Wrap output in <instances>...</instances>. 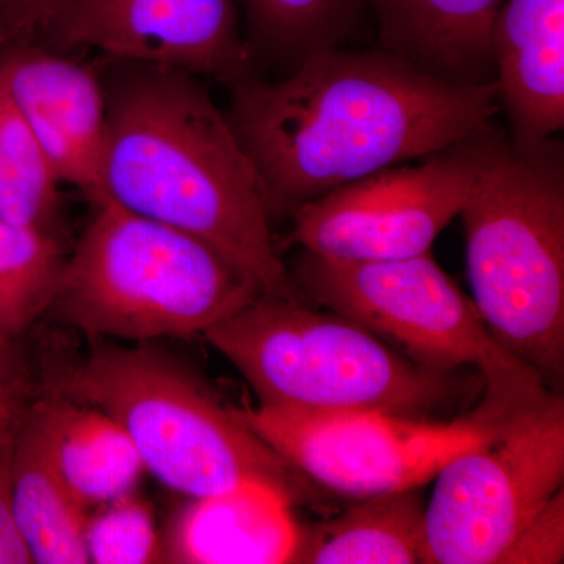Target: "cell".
I'll return each mask as SVG.
<instances>
[{
	"label": "cell",
	"instance_id": "2",
	"mask_svg": "<svg viewBox=\"0 0 564 564\" xmlns=\"http://www.w3.org/2000/svg\"><path fill=\"white\" fill-rule=\"evenodd\" d=\"M106 96L104 198L210 245L265 295L299 299L258 170L193 74L141 65Z\"/></svg>",
	"mask_w": 564,
	"mask_h": 564
},
{
	"label": "cell",
	"instance_id": "22",
	"mask_svg": "<svg viewBox=\"0 0 564 564\" xmlns=\"http://www.w3.org/2000/svg\"><path fill=\"white\" fill-rule=\"evenodd\" d=\"M84 544L93 564L162 563L154 514L135 492L91 510L85 521Z\"/></svg>",
	"mask_w": 564,
	"mask_h": 564
},
{
	"label": "cell",
	"instance_id": "19",
	"mask_svg": "<svg viewBox=\"0 0 564 564\" xmlns=\"http://www.w3.org/2000/svg\"><path fill=\"white\" fill-rule=\"evenodd\" d=\"M251 52L303 62L358 32L370 0H243Z\"/></svg>",
	"mask_w": 564,
	"mask_h": 564
},
{
	"label": "cell",
	"instance_id": "10",
	"mask_svg": "<svg viewBox=\"0 0 564 564\" xmlns=\"http://www.w3.org/2000/svg\"><path fill=\"white\" fill-rule=\"evenodd\" d=\"M245 422L323 491L347 499L417 488L484 432L464 417L423 422L364 413L239 408Z\"/></svg>",
	"mask_w": 564,
	"mask_h": 564
},
{
	"label": "cell",
	"instance_id": "18",
	"mask_svg": "<svg viewBox=\"0 0 564 564\" xmlns=\"http://www.w3.org/2000/svg\"><path fill=\"white\" fill-rule=\"evenodd\" d=\"M43 400L52 458L77 503L90 513L135 492L147 469L120 423L57 393L50 392Z\"/></svg>",
	"mask_w": 564,
	"mask_h": 564
},
{
	"label": "cell",
	"instance_id": "3",
	"mask_svg": "<svg viewBox=\"0 0 564 564\" xmlns=\"http://www.w3.org/2000/svg\"><path fill=\"white\" fill-rule=\"evenodd\" d=\"M95 343L79 362L58 372L50 392L120 423L144 469L161 484L191 499L261 486L292 508L326 492L170 352L152 343Z\"/></svg>",
	"mask_w": 564,
	"mask_h": 564
},
{
	"label": "cell",
	"instance_id": "5",
	"mask_svg": "<svg viewBox=\"0 0 564 564\" xmlns=\"http://www.w3.org/2000/svg\"><path fill=\"white\" fill-rule=\"evenodd\" d=\"M262 406L440 422L484 381L426 369L358 322L299 299L259 296L204 333Z\"/></svg>",
	"mask_w": 564,
	"mask_h": 564
},
{
	"label": "cell",
	"instance_id": "8",
	"mask_svg": "<svg viewBox=\"0 0 564 564\" xmlns=\"http://www.w3.org/2000/svg\"><path fill=\"white\" fill-rule=\"evenodd\" d=\"M564 484V399L552 393L497 423L434 475L423 564H500Z\"/></svg>",
	"mask_w": 564,
	"mask_h": 564
},
{
	"label": "cell",
	"instance_id": "25",
	"mask_svg": "<svg viewBox=\"0 0 564 564\" xmlns=\"http://www.w3.org/2000/svg\"><path fill=\"white\" fill-rule=\"evenodd\" d=\"M17 429L0 441V564H32L31 549L18 522L11 484V456Z\"/></svg>",
	"mask_w": 564,
	"mask_h": 564
},
{
	"label": "cell",
	"instance_id": "23",
	"mask_svg": "<svg viewBox=\"0 0 564 564\" xmlns=\"http://www.w3.org/2000/svg\"><path fill=\"white\" fill-rule=\"evenodd\" d=\"M564 562V491H558L527 522L500 564Z\"/></svg>",
	"mask_w": 564,
	"mask_h": 564
},
{
	"label": "cell",
	"instance_id": "21",
	"mask_svg": "<svg viewBox=\"0 0 564 564\" xmlns=\"http://www.w3.org/2000/svg\"><path fill=\"white\" fill-rule=\"evenodd\" d=\"M62 181L28 122L0 85V218L51 232Z\"/></svg>",
	"mask_w": 564,
	"mask_h": 564
},
{
	"label": "cell",
	"instance_id": "13",
	"mask_svg": "<svg viewBox=\"0 0 564 564\" xmlns=\"http://www.w3.org/2000/svg\"><path fill=\"white\" fill-rule=\"evenodd\" d=\"M499 99L518 141L564 128V0H505L489 33Z\"/></svg>",
	"mask_w": 564,
	"mask_h": 564
},
{
	"label": "cell",
	"instance_id": "6",
	"mask_svg": "<svg viewBox=\"0 0 564 564\" xmlns=\"http://www.w3.org/2000/svg\"><path fill=\"white\" fill-rule=\"evenodd\" d=\"M91 204L50 310L91 340L204 336L263 295L251 274L203 240L109 198Z\"/></svg>",
	"mask_w": 564,
	"mask_h": 564
},
{
	"label": "cell",
	"instance_id": "20",
	"mask_svg": "<svg viewBox=\"0 0 564 564\" xmlns=\"http://www.w3.org/2000/svg\"><path fill=\"white\" fill-rule=\"evenodd\" d=\"M65 259L52 232L0 218V336L17 340L50 313Z\"/></svg>",
	"mask_w": 564,
	"mask_h": 564
},
{
	"label": "cell",
	"instance_id": "12",
	"mask_svg": "<svg viewBox=\"0 0 564 564\" xmlns=\"http://www.w3.org/2000/svg\"><path fill=\"white\" fill-rule=\"evenodd\" d=\"M0 85L61 181L91 203L102 199L107 96L98 76L58 52L33 46L0 58Z\"/></svg>",
	"mask_w": 564,
	"mask_h": 564
},
{
	"label": "cell",
	"instance_id": "7",
	"mask_svg": "<svg viewBox=\"0 0 564 564\" xmlns=\"http://www.w3.org/2000/svg\"><path fill=\"white\" fill-rule=\"evenodd\" d=\"M289 278L299 295L366 326L426 369L451 373L475 367L485 395L464 419L480 432L556 393L494 339L473 299L430 252L344 262L303 251Z\"/></svg>",
	"mask_w": 564,
	"mask_h": 564
},
{
	"label": "cell",
	"instance_id": "17",
	"mask_svg": "<svg viewBox=\"0 0 564 564\" xmlns=\"http://www.w3.org/2000/svg\"><path fill=\"white\" fill-rule=\"evenodd\" d=\"M425 508L421 486L358 500L328 521L299 525L296 564H423Z\"/></svg>",
	"mask_w": 564,
	"mask_h": 564
},
{
	"label": "cell",
	"instance_id": "1",
	"mask_svg": "<svg viewBox=\"0 0 564 564\" xmlns=\"http://www.w3.org/2000/svg\"><path fill=\"white\" fill-rule=\"evenodd\" d=\"M499 101L496 80L447 79L389 51L333 47L285 79L234 82L228 120L273 220L474 135L491 124Z\"/></svg>",
	"mask_w": 564,
	"mask_h": 564
},
{
	"label": "cell",
	"instance_id": "24",
	"mask_svg": "<svg viewBox=\"0 0 564 564\" xmlns=\"http://www.w3.org/2000/svg\"><path fill=\"white\" fill-rule=\"evenodd\" d=\"M66 0H0V58L46 46Z\"/></svg>",
	"mask_w": 564,
	"mask_h": 564
},
{
	"label": "cell",
	"instance_id": "9",
	"mask_svg": "<svg viewBox=\"0 0 564 564\" xmlns=\"http://www.w3.org/2000/svg\"><path fill=\"white\" fill-rule=\"evenodd\" d=\"M491 124L417 166H389L303 204L289 243L344 262L395 261L432 250L473 195L494 135Z\"/></svg>",
	"mask_w": 564,
	"mask_h": 564
},
{
	"label": "cell",
	"instance_id": "16",
	"mask_svg": "<svg viewBox=\"0 0 564 564\" xmlns=\"http://www.w3.org/2000/svg\"><path fill=\"white\" fill-rule=\"evenodd\" d=\"M13 503L33 563H88L87 511L77 503L52 458L44 400L29 404L13 437Z\"/></svg>",
	"mask_w": 564,
	"mask_h": 564
},
{
	"label": "cell",
	"instance_id": "26",
	"mask_svg": "<svg viewBox=\"0 0 564 564\" xmlns=\"http://www.w3.org/2000/svg\"><path fill=\"white\" fill-rule=\"evenodd\" d=\"M28 378L0 381V441L9 436L28 410L31 389Z\"/></svg>",
	"mask_w": 564,
	"mask_h": 564
},
{
	"label": "cell",
	"instance_id": "15",
	"mask_svg": "<svg viewBox=\"0 0 564 564\" xmlns=\"http://www.w3.org/2000/svg\"><path fill=\"white\" fill-rule=\"evenodd\" d=\"M505 0H370L384 51L467 82L496 80L489 33Z\"/></svg>",
	"mask_w": 564,
	"mask_h": 564
},
{
	"label": "cell",
	"instance_id": "11",
	"mask_svg": "<svg viewBox=\"0 0 564 564\" xmlns=\"http://www.w3.org/2000/svg\"><path fill=\"white\" fill-rule=\"evenodd\" d=\"M47 50H95L137 65L247 79L252 52L236 0H66Z\"/></svg>",
	"mask_w": 564,
	"mask_h": 564
},
{
	"label": "cell",
	"instance_id": "14",
	"mask_svg": "<svg viewBox=\"0 0 564 564\" xmlns=\"http://www.w3.org/2000/svg\"><path fill=\"white\" fill-rule=\"evenodd\" d=\"M291 510L261 486L192 499L162 541V563H289L299 530Z\"/></svg>",
	"mask_w": 564,
	"mask_h": 564
},
{
	"label": "cell",
	"instance_id": "4",
	"mask_svg": "<svg viewBox=\"0 0 564 564\" xmlns=\"http://www.w3.org/2000/svg\"><path fill=\"white\" fill-rule=\"evenodd\" d=\"M478 313L505 350L564 381V150L494 129L473 195L459 212Z\"/></svg>",
	"mask_w": 564,
	"mask_h": 564
},
{
	"label": "cell",
	"instance_id": "27",
	"mask_svg": "<svg viewBox=\"0 0 564 564\" xmlns=\"http://www.w3.org/2000/svg\"><path fill=\"white\" fill-rule=\"evenodd\" d=\"M25 377L14 340L0 336V381L21 380Z\"/></svg>",
	"mask_w": 564,
	"mask_h": 564
}]
</instances>
